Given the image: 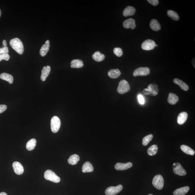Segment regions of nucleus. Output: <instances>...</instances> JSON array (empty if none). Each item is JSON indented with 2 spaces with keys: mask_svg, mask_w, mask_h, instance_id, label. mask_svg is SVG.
Masks as SVG:
<instances>
[{
  "mask_svg": "<svg viewBox=\"0 0 195 195\" xmlns=\"http://www.w3.org/2000/svg\"><path fill=\"white\" fill-rule=\"evenodd\" d=\"M9 43L11 47L18 53L20 55L23 53L24 48L23 43L19 39L17 38L12 39Z\"/></svg>",
  "mask_w": 195,
  "mask_h": 195,
  "instance_id": "1",
  "label": "nucleus"
},
{
  "mask_svg": "<svg viewBox=\"0 0 195 195\" xmlns=\"http://www.w3.org/2000/svg\"><path fill=\"white\" fill-rule=\"evenodd\" d=\"M159 92L158 86L155 84H151L149 85L147 88L144 89L143 93L146 95L156 96L158 94Z\"/></svg>",
  "mask_w": 195,
  "mask_h": 195,
  "instance_id": "2",
  "label": "nucleus"
},
{
  "mask_svg": "<svg viewBox=\"0 0 195 195\" xmlns=\"http://www.w3.org/2000/svg\"><path fill=\"white\" fill-rule=\"evenodd\" d=\"M130 90V86L128 82L125 79H123L119 82L117 88V91L121 94L128 92Z\"/></svg>",
  "mask_w": 195,
  "mask_h": 195,
  "instance_id": "3",
  "label": "nucleus"
},
{
  "mask_svg": "<svg viewBox=\"0 0 195 195\" xmlns=\"http://www.w3.org/2000/svg\"><path fill=\"white\" fill-rule=\"evenodd\" d=\"M44 177L46 180L55 183H58L60 181V178L51 170H47L45 172Z\"/></svg>",
  "mask_w": 195,
  "mask_h": 195,
  "instance_id": "4",
  "label": "nucleus"
},
{
  "mask_svg": "<svg viewBox=\"0 0 195 195\" xmlns=\"http://www.w3.org/2000/svg\"><path fill=\"white\" fill-rule=\"evenodd\" d=\"M61 126V121L56 116L53 117L51 120V128L53 133H56L59 130Z\"/></svg>",
  "mask_w": 195,
  "mask_h": 195,
  "instance_id": "5",
  "label": "nucleus"
},
{
  "mask_svg": "<svg viewBox=\"0 0 195 195\" xmlns=\"http://www.w3.org/2000/svg\"><path fill=\"white\" fill-rule=\"evenodd\" d=\"M153 185L155 188L162 190L164 185V180L162 175H157L154 177L153 180Z\"/></svg>",
  "mask_w": 195,
  "mask_h": 195,
  "instance_id": "6",
  "label": "nucleus"
},
{
  "mask_svg": "<svg viewBox=\"0 0 195 195\" xmlns=\"http://www.w3.org/2000/svg\"><path fill=\"white\" fill-rule=\"evenodd\" d=\"M150 73V70L148 67H139L134 70L133 75L134 76H146Z\"/></svg>",
  "mask_w": 195,
  "mask_h": 195,
  "instance_id": "7",
  "label": "nucleus"
},
{
  "mask_svg": "<svg viewBox=\"0 0 195 195\" xmlns=\"http://www.w3.org/2000/svg\"><path fill=\"white\" fill-rule=\"evenodd\" d=\"M123 187L122 185H119L116 187H110L106 189L105 194L106 195H116L122 190Z\"/></svg>",
  "mask_w": 195,
  "mask_h": 195,
  "instance_id": "8",
  "label": "nucleus"
},
{
  "mask_svg": "<svg viewBox=\"0 0 195 195\" xmlns=\"http://www.w3.org/2000/svg\"><path fill=\"white\" fill-rule=\"evenodd\" d=\"M156 45V42L152 40L147 39L142 43L141 47L143 50L149 51L154 49Z\"/></svg>",
  "mask_w": 195,
  "mask_h": 195,
  "instance_id": "9",
  "label": "nucleus"
},
{
  "mask_svg": "<svg viewBox=\"0 0 195 195\" xmlns=\"http://www.w3.org/2000/svg\"><path fill=\"white\" fill-rule=\"evenodd\" d=\"M173 165L174 173L180 176H183L186 175V171L179 163H175Z\"/></svg>",
  "mask_w": 195,
  "mask_h": 195,
  "instance_id": "10",
  "label": "nucleus"
},
{
  "mask_svg": "<svg viewBox=\"0 0 195 195\" xmlns=\"http://www.w3.org/2000/svg\"><path fill=\"white\" fill-rule=\"evenodd\" d=\"M12 166L15 173L18 175L23 174L24 171L23 166L20 162H15L13 163Z\"/></svg>",
  "mask_w": 195,
  "mask_h": 195,
  "instance_id": "11",
  "label": "nucleus"
},
{
  "mask_svg": "<svg viewBox=\"0 0 195 195\" xmlns=\"http://www.w3.org/2000/svg\"><path fill=\"white\" fill-rule=\"evenodd\" d=\"M133 166L132 163L128 162L126 163H118L115 164V169L118 171H123L130 168Z\"/></svg>",
  "mask_w": 195,
  "mask_h": 195,
  "instance_id": "12",
  "label": "nucleus"
},
{
  "mask_svg": "<svg viewBox=\"0 0 195 195\" xmlns=\"http://www.w3.org/2000/svg\"><path fill=\"white\" fill-rule=\"evenodd\" d=\"M123 27L126 29L130 28L132 29H133L136 27L135 20L132 18L128 19L123 22Z\"/></svg>",
  "mask_w": 195,
  "mask_h": 195,
  "instance_id": "13",
  "label": "nucleus"
},
{
  "mask_svg": "<svg viewBox=\"0 0 195 195\" xmlns=\"http://www.w3.org/2000/svg\"><path fill=\"white\" fill-rule=\"evenodd\" d=\"M50 71L51 67L50 66H47L46 67L45 66L43 68L41 77L42 81H44L46 80L47 77L50 74Z\"/></svg>",
  "mask_w": 195,
  "mask_h": 195,
  "instance_id": "14",
  "label": "nucleus"
},
{
  "mask_svg": "<svg viewBox=\"0 0 195 195\" xmlns=\"http://www.w3.org/2000/svg\"><path fill=\"white\" fill-rule=\"evenodd\" d=\"M50 47V41L47 40L40 50V54L42 56H45L48 52Z\"/></svg>",
  "mask_w": 195,
  "mask_h": 195,
  "instance_id": "15",
  "label": "nucleus"
},
{
  "mask_svg": "<svg viewBox=\"0 0 195 195\" xmlns=\"http://www.w3.org/2000/svg\"><path fill=\"white\" fill-rule=\"evenodd\" d=\"M173 81L175 84L178 85L181 89L185 91H187L189 90V87L181 79L176 78L173 79Z\"/></svg>",
  "mask_w": 195,
  "mask_h": 195,
  "instance_id": "16",
  "label": "nucleus"
},
{
  "mask_svg": "<svg viewBox=\"0 0 195 195\" xmlns=\"http://www.w3.org/2000/svg\"><path fill=\"white\" fill-rule=\"evenodd\" d=\"M179 100V97L177 95L172 93H170L168 95L167 101L170 105H175L178 102Z\"/></svg>",
  "mask_w": 195,
  "mask_h": 195,
  "instance_id": "17",
  "label": "nucleus"
},
{
  "mask_svg": "<svg viewBox=\"0 0 195 195\" xmlns=\"http://www.w3.org/2000/svg\"><path fill=\"white\" fill-rule=\"evenodd\" d=\"M150 26L151 29L155 31H160L161 29L160 25L158 20L153 19L151 21Z\"/></svg>",
  "mask_w": 195,
  "mask_h": 195,
  "instance_id": "18",
  "label": "nucleus"
},
{
  "mask_svg": "<svg viewBox=\"0 0 195 195\" xmlns=\"http://www.w3.org/2000/svg\"><path fill=\"white\" fill-rule=\"evenodd\" d=\"M136 9L133 7L128 6L124 9L123 15L125 17L133 15L136 12Z\"/></svg>",
  "mask_w": 195,
  "mask_h": 195,
  "instance_id": "19",
  "label": "nucleus"
},
{
  "mask_svg": "<svg viewBox=\"0 0 195 195\" xmlns=\"http://www.w3.org/2000/svg\"><path fill=\"white\" fill-rule=\"evenodd\" d=\"M188 115L186 112H183L180 113L177 117V121L178 123L180 125H182L186 122Z\"/></svg>",
  "mask_w": 195,
  "mask_h": 195,
  "instance_id": "20",
  "label": "nucleus"
},
{
  "mask_svg": "<svg viewBox=\"0 0 195 195\" xmlns=\"http://www.w3.org/2000/svg\"><path fill=\"white\" fill-rule=\"evenodd\" d=\"M82 172L83 173L92 172L94 170V167L90 162H85L82 166Z\"/></svg>",
  "mask_w": 195,
  "mask_h": 195,
  "instance_id": "21",
  "label": "nucleus"
},
{
  "mask_svg": "<svg viewBox=\"0 0 195 195\" xmlns=\"http://www.w3.org/2000/svg\"><path fill=\"white\" fill-rule=\"evenodd\" d=\"M189 187H185L177 189L173 193L174 195H185L186 194L189 190Z\"/></svg>",
  "mask_w": 195,
  "mask_h": 195,
  "instance_id": "22",
  "label": "nucleus"
},
{
  "mask_svg": "<svg viewBox=\"0 0 195 195\" xmlns=\"http://www.w3.org/2000/svg\"><path fill=\"white\" fill-rule=\"evenodd\" d=\"M0 78L3 80L6 81L9 84H12L14 81V77L9 74L3 73L0 74Z\"/></svg>",
  "mask_w": 195,
  "mask_h": 195,
  "instance_id": "23",
  "label": "nucleus"
},
{
  "mask_svg": "<svg viewBox=\"0 0 195 195\" xmlns=\"http://www.w3.org/2000/svg\"><path fill=\"white\" fill-rule=\"evenodd\" d=\"M108 75L111 79H117L120 76L121 72L119 69H112L109 71Z\"/></svg>",
  "mask_w": 195,
  "mask_h": 195,
  "instance_id": "24",
  "label": "nucleus"
},
{
  "mask_svg": "<svg viewBox=\"0 0 195 195\" xmlns=\"http://www.w3.org/2000/svg\"><path fill=\"white\" fill-rule=\"evenodd\" d=\"M80 160L79 156L77 154L72 155L68 160V163L72 165L76 164Z\"/></svg>",
  "mask_w": 195,
  "mask_h": 195,
  "instance_id": "25",
  "label": "nucleus"
},
{
  "mask_svg": "<svg viewBox=\"0 0 195 195\" xmlns=\"http://www.w3.org/2000/svg\"><path fill=\"white\" fill-rule=\"evenodd\" d=\"M84 66L82 60L79 59H74L72 60L71 63V67L72 68H82Z\"/></svg>",
  "mask_w": 195,
  "mask_h": 195,
  "instance_id": "26",
  "label": "nucleus"
},
{
  "mask_svg": "<svg viewBox=\"0 0 195 195\" xmlns=\"http://www.w3.org/2000/svg\"><path fill=\"white\" fill-rule=\"evenodd\" d=\"M92 58L96 61L101 62L105 59V55L99 52H96L92 55Z\"/></svg>",
  "mask_w": 195,
  "mask_h": 195,
  "instance_id": "27",
  "label": "nucleus"
},
{
  "mask_svg": "<svg viewBox=\"0 0 195 195\" xmlns=\"http://www.w3.org/2000/svg\"><path fill=\"white\" fill-rule=\"evenodd\" d=\"M180 148L183 152L186 153L187 154L193 156L195 154V151L193 150L187 145H181Z\"/></svg>",
  "mask_w": 195,
  "mask_h": 195,
  "instance_id": "28",
  "label": "nucleus"
},
{
  "mask_svg": "<svg viewBox=\"0 0 195 195\" xmlns=\"http://www.w3.org/2000/svg\"><path fill=\"white\" fill-rule=\"evenodd\" d=\"M37 141L35 139H33L28 142L26 145V149L29 151H32L35 149Z\"/></svg>",
  "mask_w": 195,
  "mask_h": 195,
  "instance_id": "29",
  "label": "nucleus"
},
{
  "mask_svg": "<svg viewBox=\"0 0 195 195\" xmlns=\"http://www.w3.org/2000/svg\"><path fill=\"white\" fill-rule=\"evenodd\" d=\"M168 16L174 21H178L179 19V16L177 12L173 10H168L167 12Z\"/></svg>",
  "mask_w": 195,
  "mask_h": 195,
  "instance_id": "30",
  "label": "nucleus"
},
{
  "mask_svg": "<svg viewBox=\"0 0 195 195\" xmlns=\"http://www.w3.org/2000/svg\"><path fill=\"white\" fill-rule=\"evenodd\" d=\"M158 150V147L157 145H153L147 150V153L149 156H154L156 154Z\"/></svg>",
  "mask_w": 195,
  "mask_h": 195,
  "instance_id": "31",
  "label": "nucleus"
},
{
  "mask_svg": "<svg viewBox=\"0 0 195 195\" xmlns=\"http://www.w3.org/2000/svg\"><path fill=\"white\" fill-rule=\"evenodd\" d=\"M153 138V134H149V135L146 136L143 138V144L144 146H147Z\"/></svg>",
  "mask_w": 195,
  "mask_h": 195,
  "instance_id": "32",
  "label": "nucleus"
},
{
  "mask_svg": "<svg viewBox=\"0 0 195 195\" xmlns=\"http://www.w3.org/2000/svg\"><path fill=\"white\" fill-rule=\"evenodd\" d=\"M113 52L116 56L119 57L122 56L123 54L122 49L120 47H115L113 49Z\"/></svg>",
  "mask_w": 195,
  "mask_h": 195,
  "instance_id": "33",
  "label": "nucleus"
},
{
  "mask_svg": "<svg viewBox=\"0 0 195 195\" xmlns=\"http://www.w3.org/2000/svg\"><path fill=\"white\" fill-rule=\"evenodd\" d=\"M10 58V56L8 54H0V62L2 60L8 61Z\"/></svg>",
  "mask_w": 195,
  "mask_h": 195,
  "instance_id": "34",
  "label": "nucleus"
},
{
  "mask_svg": "<svg viewBox=\"0 0 195 195\" xmlns=\"http://www.w3.org/2000/svg\"><path fill=\"white\" fill-rule=\"evenodd\" d=\"M8 48L7 46L4 47L2 48H0V54H8Z\"/></svg>",
  "mask_w": 195,
  "mask_h": 195,
  "instance_id": "35",
  "label": "nucleus"
},
{
  "mask_svg": "<svg viewBox=\"0 0 195 195\" xmlns=\"http://www.w3.org/2000/svg\"><path fill=\"white\" fill-rule=\"evenodd\" d=\"M138 99L140 104H141V105H143L144 104L145 100L143 96H142L141 95H139L138 96Z\"/></svg>",
  "mask_w": 195,
  "mask_h": 195,
  "instance_id": "36",
  "label": "nucleus"
},
{
  "mask_svg": "<svg viewBox=\"0 0 195 195\" xmlns=\"http://www.w3.org/2000/svg\"><path fill=\"white\" fill-rule=\"evenodd\" d=\"M147 2L150 4L154 6H156L159 4V1L158 0H148Z\"/></svg>",
  "mask_w": 195,
  "mask_h": 195,
  "instance_id": "37",
  "label": "nucleus"
},
{
  "mask_svg": "<svg viewBox=\"0 0 195 195\" xmlns=\"http://www.w3.org/2000/svg\"><path fill=\"white\" fill-rule=\"evenodd\" d=\"M7 109V106L6 105H0V113H2L4 112Z\"/></svg>",
  "mask_w": 195,
  "mask_h": 195,
  "instance_id": "38",
  "label": "nucleus"
},
{
  "mask_svg": "<svg viewBox=\"0 0 195 195\" xmlns=\"http://www.w3.org/2000/svg\"><path fill=\"white\" fill-rule=\"evenodd\" d=\"M3 45L4 47H6L7 46V43L6 41L5 40H4L3 41Z\"/></svg>",
  "mask_w": 195,
  "mask_h": 195,
  "instance_id": "39",
  "label": "nucleus"
},
{
  "mask_svg": "<svg viewBox=\"0 0 195 195\" xmlns=\"http://www.w3.org/2000/svg\"><path fill=\"white\" fill-rule=\"evenodd\" d=\"M0 195H7V194L5 192H2L0 193Z\"/></svg>",
  "mask_w": 195,
  "mask_h": 195,
  "instance_id": "40",
  "label": "nucleus"
},
{
  "mask_svg": "<svg viewBox=\"0 0 195 195\" xmlns=\"http://www.w3.org/2000/svg\"><path fill=\"white\" fill-rule=\"evenodd\" d=\"M1 9H0V17H1Z\"/></svg>",
  "mask_w": 195,
  "mask_h": 195,
  "instance_id": "41",
  "label": "nucleus"
},
{
  "mask_svg": "<svg viewBox=\"0 0 195 195\" xmlns=\"http://www.w3.org/2000/svg\"><path fill=\"white\" fill-rule=\"evenodd\" d=\"M158 45H157L156 44V45H155V47H156H156H158Z\"/></svg>",
  "mask_w": 195,
  "mask_h": 195,
  "instance_id": "42",
  "label": "nucleus"
},
{
  "mask_svg": "<svg viewBox=\"0 0 195 195\" xmlns=\"http://www.w3.org/2000/svg\"><path fill=\"white\" fill-rule=\"evenodd\" d=\"M149 195H153V194H149Z\"/></svg>",
  "mask_w": 195,
  "mask_h": 195,
  "instance_id": "43",
  "label": "nucleus"
}]
</instances>
